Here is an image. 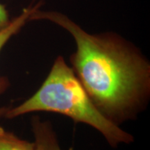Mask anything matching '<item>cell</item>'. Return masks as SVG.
I'll use <instances>...</instances> for the list:
<instances>
[{
	"instance_id": "1",
	"label": "cell",
	"mask_w": 150,
	"mask_h": 150,
	"mask_svg": "<svg viewBox=\"0 0 150 150\" xmlns=\"http://www.w3.org/2000/svg\"><path fill=\"white\" fill-rule=\"evenodd\" d=\"M47 20L72 35V68L99 111L119 125L136 118L150 96V63L142 52L114 32L90 33L66 15L38 9L30 21Z\"/></svg>"
},
{
	"instance_id": "2",
	"label": "cell",
	"mask_w": 150,
	"mask_h": 150,
	"mask_svg": "<svg viewBox=\"0 0 150 150\" xmlns=\"http://www.w3.org/2000/svg\"><path fill=\"white\" fill-rule=\"evenodd\" d=\"M61 114L74 122L89 125L99 131L112 147L130 144L134 137L112 122L93 104L90 97L61 56L56 57L50 72L39 89L16 107L9 108L5 118L13 119L34 112Z\"/></svg>"
},
{
	"instance_id": "3",
	"label": "cell",
	"mask_w": 150,
	"mask_h": 150,
	"mask_svg": "<svg viewBox=\"0 0 150 150\" xmlns=\"http://www.w3.org/2000/svg\"><path fill=\"white\" fill-rule=\"evenodd\" d=\"M43 4V0H39L34 4H31L24 8L22 13L18 17L11 20V23L5 29L0 31V52L4 47L10 39L22 29V27L30 21V17L38 9H40ZM10 83L8 78L5 76H0V95L8 89ZM9 106L0 107V118L5 117L6 113L9 109Z\"/></svg>"
},
{
	"instance_id": "4",
	"label": "cell",
	"mask_w": 150,
	"mask_h": 150,
	"mask_svg": "<svg viewBox=\"0 0 150 150\" xmlns=\"http://www.w3.org/2000/svg\"><path fill=\"white\" fill-rule=\"evenodd\" d=\"M31 129L36 150H62L52 125L38 116L31 119Z\"/></svg>"
},
{
	"instance_id": "5",
	"label": "cell",
	"mask_w": 150,
	"mask_h": 150,
	"mask_svg": "<svg viewBox=\"0 0 150 150\" xmlns=\"http://www.w3.org/2000/svg\"><path fill=\"white\" fill-rule=\"evenodd\" d=\"M0 150H35V145L0 126Z\"/></svg>"
},
{
	"instance_id": "6",
	"label": "cell",
	"mask_w": 150,
	"mask_h": 150,
	"mask_svg": "<svg viewBox=\"0 0 150 150\" xmlns=\"http://www.w3.org/2000/svg\"><path fill=\"white\" fill-rule=\"evenodd\" d=\"M11 22L10 16L8 10L6 8V6L0 3V31L5 29Z\"/></svg>"
},
{
	"instance_id": "7",
	"label": "cell",
	"mask_w": 150,
	"mask_h": 150,
	"mask_svg": "<svg viewBox=\"0 0 150 150\" xmlns=\"http://www.w3.org/2000/svg\"><path fill=\"white\" fill-rule=\"evenodd\" d=\"M35 150H36V149H35Z\"/></svg>"
}]
</instances>
